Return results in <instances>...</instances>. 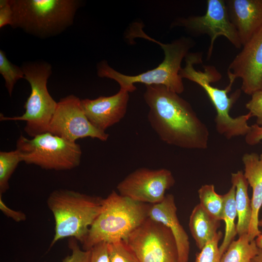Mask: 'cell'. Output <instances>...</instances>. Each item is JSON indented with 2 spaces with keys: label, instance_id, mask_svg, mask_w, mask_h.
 <instances>
[{
  "label": "cell",
  "instance_id": "12",
  "mask_svg": "<svg viewBox=\"0 0 262 262\" xmlns=\"http://www.w3.org/2000/svg\"><path fill=\"white\" fill-rule=\"evenodd\" d=\"M175 182L171 172L167 169L140 168L120 181L117 189L121 196L152 205L162 201L166 196V191Z\"/></svg>",
  "mask_w": 262,
  "mask_h": 262
},
{
  "label": "cell",
  "instance_id": "3",
  "mask_svg": "<svg viewBox=\"0 0 262 262\" xmlns=\"http://www.w3.org/2000/svg\"><path fill=\"white\" fill-rule=\"evenodd\" d=\"M150 204L137 202L113 191L103 198L102 210L82 244L91 250L97 244L125 241L147 218Z\"/></svg>",
  "mask_w": 262,
  "mask_h": 262
},
{
  "label": "cell",
  "instance_id": "16",
  "mask_svg": "<svg viewBox=\"0 0 262 262\" xmlns=\"http://www.w3.org/2000/svg\"><path fill=\"white\" fill-rule=\"evenodd\" d=\"M177 211L174 196L167 194L161 202L150 205L148 217L169 229L176 241L180 262H188L190 253L189 237L179 220Z\"/></svg>",
  "mask_w": 262,
  "mask_h": 262
},
{
  "label": "cell",
  "instance_id": "34",
  "mask_svg": "<svg viewBox=\"0 0 262 262\" xmlns=\"http://www.w3.org/2000/svg\"><path fill=\"white\" fill-rule=\"evenodd\" d=\"M251 262H262V250L259 248L257 254L253 258Z\"/></svg>",
  "mask_w": 262,
  "mask_h": 262
},
{
  "label": "cell",
  "instance_id": "9",
  "mask_svg": "<svg viewBox=\"0 0 262 262\" xmlns=\"http://www.w3.org/2000/svg\"><path fill=\"white\" fill-rule=\"evenodd\" d=\"M124 241L139 262H180L171 231L148 217Z\"/></svg>",
  "mask_w": 262,
  "mask_h": 262
},
{
  "label": "cell",
  "instance_id": "1",
  "mask_svg": "<svg viewBox=\"0 0 262 262\" xmlns=\"http://www.w3.org/2000/svg\"><path fill=\"white\" fill-rule=\"evenodd\" d=\"M144 98L149 123L163 141L186 149L207 148L208 128L178 94L162 85H146Z\"/></svg>",
  "mask_w": 262,
  "mask_h": 262
},
{
  "label": "cell",
  "instance_id": "19",
  "mask_svg": "<svg viewBox=\"0 0 262 262\" xmlns=\"http://www.w3.org/2000/svg\"><path fill=\"white\" fill-rule=\"evenodd\" d=\"M220 222L210 215L199 204L194 208L190 216L189 227L192 237L200 250L217 233Z\"/></svg>",
  "mask_w": 262,
  "mask_h": 262
},
{
  "label": "cell",
  "instance_id": "26",
  "mask_svg": "<svg viewBox=\"0 0 262 262\" xmlns=\"http://www.w3.org/2000/svg\"><path fill=\"white\" fill-rule=\"evenodd\" d=\"M223 233L218 231L214 237L197 253L195 262H220L221 255L218 243Z\"/></svg>",
  "mask_w": 262,
  "mask_h": 262
},
{
  "label": "cell",
  "instance_id": "13",
  "mask_svg": "<svg viewBox=\"0 0 262 262\" xmlns=\"http://www.w3.org/2000/svg\"><path fill=\"white\" fill-rule=\"evenodd\" d=\"M243 46L230 64L228 75L229 82L241 78V90L251 96L262 90V28Z\"/></svg>",
  "mask_w": 262,
  "mask_h": 262
},
{
  "label": "cell",
  "instance_id": "27",
  "mask_svg": "<svg viewBox=\"0 0 262 262\" xmlns=\"http://www.w3.org/2000/svg\"><path fill=\"white\" fill-rule=\"evenodd\" d=\"M77 241L75 238H70L68 241V247L71 253L64 259L62 262H90L91 250L81 249Z\"/></svg>",
  "mask_w": 262,
  "mask_h": 262
},
{
  "label": "cell",
  "instance_id": "18",
  "mask_svg": "<svg viewBox=\"0 0 262 262\" xmlns=\"http://www.w3.org/2000/svg\"><path fill=\"white\" fill-rule=\"evenodd\" d=\"M231 182L235 188V202L237 213L236 230L239 236L247 234L251 219L252 208L248 194V183L242 171L231 173Z\"/></svg>",
  "mask_w": 262,
  "mask_h": 262
},
{
  "label": "cell",
  "instance_id": "23",
  "mask_svg": "<svg viewBox=\"0 0 262 262\" xmlns=\"http://www.w3.org/2000/svg\"><path fill=\"white\" fill-rule=\"evenodd\" d=\"M21 160L17 150L0 152V194L9 188V180Z\"/></svg>",
  "mask_w": 262,
  "mask_h": 262
},
{
  "label": "cell",
  "instance_id": "11",
  "mask_svg": "<svg viewBox=\"0 0 262 262\" xmlns=\"http://www.w3.org/2000/svg\"><path fill=\"white\" fill-rule=\"evenodd\" d=\"M48 132L73 142L87 137L106 141L109 137L108 133L90 122L82 109L81 100L73 95L57 102Z\"/></svg>",
  "mask_w": 262,
  "mask_h": 262
},
{
  "label": "cell",
  "instance_id": "20",
  "mask_svg": "<svg viewBox=\"0 0 262 262\" xmlns=\"http://www.w3.org/2000/svg\"><path fill=\"white\" fill-rule=\"evenodd\" d=\"M259 248L255 240L250 241L247 234L233 240L221 256L220 262H251Z\"/></svg>",
  "mask_w": 262,
  "mask_h": 262
},
{
  "label": "cell",
  "instance_id": "33",
  "mask_svg": "<svg viewBox=\"0 0 262 262\" xmlns=\"http://www.w3.org/2000/svg\"><path fill=\"white\" fill-rule=\"evenodd\" d=\"M259 227L262 228V218L259 219L258 223ZM257 246L262 250V232L255 239Z\"/></svg>",
  "mask_w": 262,
  "mask_h": 262
},
{
  "label": "cell",
  "instance_id": "22",
  "mask_svg": "<svg viewBox=\"0 0 262 262\" xmlns=\"http://www.w3.org/2000/svg\"><path fill=\"white\" fill-rule=\"evenodd\" d=\"M199 204L212 217L222 221L224 207L223 195L218 194L213 184H204L198 191Z\"/></svg>",
  "mask_w": 262,
  "mask_h": 262
},
{
  "label": "cell",
  "instance_id": "31",
  "mask_svg": "<svg viewBox=\"0 0 262 262\" xmlns=\"http://www.w3.org/2000/svg\"><path fill=\"white\" fill-rule=\"evenodd\" d=\"M262 140V126L257 124L250 126V129L246 134L245 141L247 144L254 146Z\"/></svg>",
  "mask_w": 262,
  "mask_h": 262
},
{
  "label": "cell",
  "instance_id": "7",
  "mask_svg": "<svg viewBox=\"0 0 262 262\" xmlns=\"http://www.w3.org/2000/svg\"><path fill=\"white\" fill-rule=\"evenodd\" d=\"M202 54L188 53L185 58V66L181 68L180 75L182 79L185 78L197 83L207 93L216 112L215 123L217 131L224 135L233 134L240 127L241 120L238 116L231 117L229 111L240 97L241 90H237L229 97L228 94L231 90L233 82H229L224 89L212 85L211 83L219 81L222 76L215 67L211 66H204L203 71L195 69L194 65L202 63Z\"/></svg>",
  "mask_w": 262,
  "mask_h": 262
},
{
  "label": "cell",
  "instance_id": "32",
  "mask_svg": "<svg viewBox=\"0 0 262 262\" xmlns=\"http://www.w3.org/2000/svg\"><path fill=\"white\" fill-rule=\"evenodd\" d=\"M1 194H0V209L6 216L13 219L16 222H21L26 219V214L20 211H16L9 208L3 202Z\"/></svg>",
  "mask_w": 262,
  "mask_h": 262
},
{
  "label": "cell",
  "instance_id": "2",
  "mask_svg": "<svg viewBox=\"0 0 262 262\" xmlns=\"http://www.w3.org/2000/svg\"><path fill=\"white\" fill-rule=\"evenodd\" d=\"M126 37L130 41L135 38H142L158 44L163 49L164 58L157 67L137 75L129 76L122 74L110 67L106 61L98 65V75L115 81L120 88L132 92L136 90L134 84L142 83L146 85H162L178 94L184 91L182 79L180 75L181 63L195 46V42L189 37H181L171 43L164 44L146 34L141 23H132L128 30Z\"/></svg>",
  "mask_w": 262,
  "mask_h": 262
},
{
  "label": "cell",
  "instance_id": "30",
  "mask_svg": "<svg viewBox=\"0 0 262 262\" xmlns=\"http://www.w3.org/2000/svg\"><path fill=\"white\" fill-rule=\"evenodd\" d=\"M13 19V11L10 0H0V28L11 25Z\"/></svg>",
  "mask_w": 262,
  "mask_h": 262
},
{
  "label": "cell",
  "instance_id": "21",
  "mask_svg": "<svg viewBox=\"0 0 262 262\" xmlns=\"http://www.w3.org/2000/svg\"><path fill=\"white\" fill-rule=\"evenodd\" d=\"M235 188L232 185L229 191L223 195L224 207L222 220L225 223V235L219 246L221 255L227 250L230 244L234 240L237 233L235 220L237 217L235 202Z\"/></svg>",
  "mask_w": 262,
  "mask_h": 262
},
{
  "label": "cell",
  "instance_id": "4",
  "mask_svg": "<svg viewBox=\"0 0 262 262\" xmlns=\"http://www.w3.org/2000/svg\"><path fill=\"white\" fill-rule=\"evenodd\" d=\"M103 199L69 190L52 192L47 199L55 221V234L49 247L68 237L82 244L102 210Z\"/></svg>",
  "mask_w": 262,
  "mask_h": 262
},
{
  "label": "cell",
  "instance_id": "8",
  "mask_svg": "<svg viewBox=\"0 0 262 262\" xmlns=\"http://www.w3.org/2000/svg\"><path fill=\"white\" fill-rule=\"evenodd\" d=\"M16 150L21 162L49 170H70L79 166L82 156L80 146L47 132L28 139L21 135Z\"/></svg>",
  "mask_w": 262,
  "mask_h": 262
},
{
  "label": "cell",
  "instance_id": "28",
  "mask_svg": "<svg viewBox=\"0 0 262 262\" xmlns=\"http://www.w3.org/2000/svg\"><path fill=\"white\" fill-rule=\"evenodd\" d=\"M252 117H256L257 125L262 126V90L257 91L251 95V98L246 105Z\"/></svg>",
  "mask_w": 262,
  "mask_h": 262
},
{
  "label": "cell",
  "instance_id": "5",
  "mask_svg": "<svg viewBox=\"0 0 262 262\" xmlns=\"http://www.w3.org/2000/svg\"><path fill=\"white\" fill-rule=\"evenodd\" d=\"M11 26L41 38L49 37L72 25L80 2L75 0H10Z\"/></svg>",
  "mask_w": 262,
  "mask_h": 262
},
{
  "label": "cell",
  "instance_id": "17",
  "mask_svg": "<svg viewBox=\"0 0 262 262\" xmlns=\"http://www.w3.org/2000/svg\"><path fill=\"white\" fill-rule=\"evenodd\" d=\"M244 166V175L252 190L251 199V219L247 235L253 241L261 233L258 223L259 214L262 206V153L260 155L252 152L245 153L242 157Z\"/></svg>",
  "mask_w": 262,
  "mask_h": 262
},
{
  "label": "cell",
  "instance_id": "25",
  "mask_svg": "<svg viewBox=\"0 0 262 262\" xmlns=\"http://www.w3.org/2000/svg\"><path fill=\"white\" fill-rule=\"evenodd\" d=\"M107 247L110 262H139L123 240L107 243Z\"/></svg>",
  "mask_w": 262,
  "mask_h": 262
},
{
  "label": "cell",
  "instance_id": "6",
  "mask_svg": "<svg viewBox=\"0 0 262 262\" xmlns=\"http://www.w3.org/2000/svg\"><path fill=\"white\" fill-rule=\"evenodd\" d=\"M21 68L25 79L30 83L31 92L24 107L25 112L21 116L6 117L0 115V120H21L26 122L24 128L30 136L49 131L57 102L51 97L47 83L52 73L51 66L44 62L26 63Z\"/></svg>",
  "mask_w": 262,
  "mask_h": 262
},
{
  "label": "cell",
  "instance_id": "15",
  "mask_svg": "<svg viewBox=\"0 0 262 262\" xmlns=\"http://www.w3.org/2000/svg\"><path fill=\"white\" fill-rule=\"evenodd\" d=\"M242 46L262 28V0H225Z\"/></svg>",
  "mask_w": 262,
  "mask_h": 262
},
{
  "label": "cell",
  "instance_id": "29",
  "mask_svg": "<svg viewBox=\"0 0 262 262\" xmlns=\"http://www.w3.org/2000/svg\"><path fill=\"white\" fill-rule=\"evenodd\" d=\"M91 251L90 262H110L107 243H98L94 246Z\"/></svg>",
  "mask_w": 262,
  "mask_h": 262
},
{
  "label": "cell",
  "instance_id": "10",
  "mask_svg": "<svg viewBox=\"0 0 262 262\" xmlns=\"http://www.w3.org/2000/svg\"><path fill=\"white\" fill-rule=\"evenodd\" d=\"M171 26L183 27L195 36L209 35L211 43L207 52L208 60L211 57L214 42L219 36L226 37L237 49L242 46L236 29L229 19L225 0H208L204 15L179 18Z\"/></svg>",
  "mask_w": 262,
  "mask_h": 262
},
{
  "label": "cell",
  "instance_id": "24",
  "mask_svg": "<svg viewBox=\"0 0 262 262\" xmlns=\"http://www.w3.org/2000/svg\"><path fill=\"white\" fill-rule=\"evenodd\" d=\"M0 73L5 82V87L10 96H11L15 84L21 78H24V74L21 68L13 64L7 59L5 52L0 50Z\"/></svg>",
  "mask_w": 262,
  "mask_h": 262
},
{
  "label": "cell",
  "instance_id": "14",
  "mask_svg": "<svg viewBox=\"0 0 262 262\" xmlns=\"http://www.w3.org/2000/svg\"><path fill=\"white\" fill-rule=\"evenodd\" d=\"M129 92L120 88L115 95L100 96L94 99H81L83 112L90 122L97 129L105 131L119 122L125 115Z\"/></svg>",
  "mask_w": 262,
  "mask_h": 262
}]
</instances>
